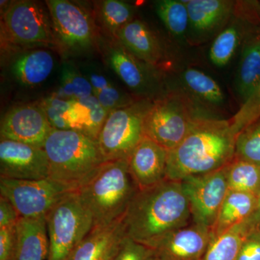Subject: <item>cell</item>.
<instances>
[{
	"label": "cell",
	"mask_w": 260,
	"mask_h": 260,
	"mask_svg": "<svg viewBox=\"0 0 260 260\" xmlns=\"http://www.w3.org/2000/svg\"><path fill=\"white\" fill-rule=\"evenodd\" d=\"M84 72L91 84L94 96L109 114L116 109L127 107L140 99L133 96L116 87L95 67H85Z\"/></svg>",
	"instance_id": "obj_26"
},
{
	"label": "cell",
	"mask_w": 260,
	"mask_h": 260,
	"mask_svg": "<svg viewBox=\"0 0 260 260\" xmlns=\"http://www.w3.org/2000/svg\"><path fill=\"white\" fill-rule=\"evenodd\" d=\"M184 3L191 28L198 35L204 37L223 26L235 8V3L229 0H189Z\"/></svg>",
	"instance_id": "obj_19"
},
{
	"label": "cell",
	"mask_w": 260,
	"mask_h": 260,
	"mask_svg": "<svg viewBox=\"0 0 260 260\" xmlns=\"http://www.w3.org/2000/svg\"><path fill=\"white\" fill-rule=\"evenodd\" d=\"M181 81L186 93L205 105L219 106L225 95L218 83L209 75L194 68H187L181 74Z\"/></svg>",
	"instance_id": "obj_28"
},
{
	"label": "cell",
	"mask_w": 260,
	"mask_h": 260,
	"mask_svg": "<svg viewBox=\"0 0 260 260\" xmlns=\"http://www.w3.org/2000/svg\"><path fill=\"white\" fill-rule=\"evenodd\" d=\"M49 254L47 260H68L93 229V221L77 191L56 203L46 216Z\"/></svg>",
	"instance_id": "obj_7"
},
{
	"label": "cell",
	"mask_w": 260,
	"mask_h": 260,
	"mask_svg": "<svg viewBox=\"0 0 260 260\" xmlns=\"http://www.w3.org/2000/svg\"><path fill=\"white\" fill-rule=\"evenodd\" d=\"M138 190L130 175L128 160H116L104 162L77 192L95 229L122 219Z\"/></svg>",
	"instance_id": "obj_3"
},
{
	"label": "cell",
	"mask_w": 260,
	"mask_h": 260,
	"mask_svg": "<svg viewBox=\"0 0 260 260\" xmlns=\"http://www.w3.org/2000/svg\"><path fill=\"white\" fill-rule=\"evenodd\" d=\"M191 222L190 206L181 181L167 179L138 190L123 217L126 237L153 249L168 234Z\"/></svg>",
	"instance_id": "obj_1"
},
{
	"label": "cell",
	"mask_w": 260,
	"mask_h": 260,
	"mask_svg": "<svg viewBox=\"0 0 260 260\" xmlns=\"http://www.w3.org/2000/svg\"><path fill=\"white\" fill-rule=\"evenodd\" d=\"M20 218L13 203L0 195V229L16 225Z\"/></svg>",
	"instance_id": "obj_39"
},
{
	"label": "cell",
	"mask_w": 260,
	"mask_h": 260,
	"mask_svg": "<svg viewBox=\"0 0 260 260\" xmlns=\"http://www.w3.org/2000/svg\"><path fill=\"white\" fill-rule=\"evenodd\" d=\"M251 225L249 220L212 237L202 260H237Z\"/></svg>",
	"instance_id": "obj_27"
},
{
	"label": "cell",
	"mask_w": 260,
	"mask_h": 260,
	"mask_svg": "<svg viewBox=\"0 0 260 260\" xmlns=\"http://www.w3.org/2000/svg\"><path fill=\"white\" fill-rule=\"evenodd\" d=\"M71 102L61 99L56 95L44 98L39 102L53 129H70L69 113Z\"/></svg>",
	"instance_id": "obj_35"
},
{
	"label": "cell",
	"mask_w": 260,
	"mask_h": 260,
	"mask_svg": "<svg viewBox=\"0 0 260 260\" xmlns=\"http://www.w3.org/2000/svg\"><path fill=\"white\" fill-rule=\"evenodd\" d=\"M16 248V225L0 229V260H14Z\"/></svg>",
	"instance_id": "obj_37"
},
{
	"label": "cell",
	"mask_w": 260,
	"mask_h": 260,
	"mask_svg": "<svg viewBox=\"0 0 260 260\" xmlns=\"http://www.w3.org/2000/svg\"><path fill=\"white\" fill-rule=\"evenodd\" d=\"M256 195L229 190L211 228L213 237L249 220L255 210Z\"/></svg>",
	"instance_id": "obj_22"
},
{
	"label": "cell",
	"mask_w": 260,
	"mask_h": 260,
	"mask_svg": "<svg viewBox=\"0 0 260 260\" xmlns=\"http://www.w3.org/2000/svg\"><path fill=\"white\" fill-rule=\"evenodd\" d=\"M204 114L186 92L172 91L154 100L145 118L144 135L168 151L175 148Z\"/></svg>",
	"instance_id": "obj_5"
},
{
	"label": "cell",
	"mask_w": 260,
	"mask_h": 260,
	"mask_svg": "<svg viewBox=\"0 0 260 260\" xmlns=\"http://www.w3.org/2000/svg\"><path fill=\"white\" fill-rule=\"evenodd\" d=\"M236 137L229 120L201 118L180 144L168 151L167 179L181 181L225 167L235 156Z\"/></svg>",
	"instance_id": "obj_2"
},
{
	"label": "cell",
	"mask_w": 260,
	"mask_h": 260,
	"mask_svg": "<svg viewBox=\"0 0 260 260\" xmlns=\"http://www.w3.org/2000/svg\"><path fill=\"white\" fill-rule=\"evenodd\" d=\"M181 182L189 200L191 222L211 229L229 191L225 167Z\"/></svg>",
	"instance_id": "obj_12"
},
{
	"label": "cell",
	"mask_w": 260,
	"mask_h": 260,
	"mask_svg": "<svg viewBox=\"0 0 260 260\" xmlns=\"http://www.w3.org/2000/svg\"><path fill=\"white\" fill-rule=\"evenodd\" d=\"M153 102L140 98L127 107L109 113L97 140L104 161L128 160L144 138L145 118Z\"/></svg>",
	"instance_id": "obj_6"
},
{
	"label": "cell",
	"mask_w": 260,
	"mask_h": 260,
	"mask_svg": "<svg viewBox=\"0 0 260 260\" xmlns=\"http://www.w3.org/2000/svg\"><path fill=\"white\" fill-rule=\"evenodd\" d=\"M109 113L94 95L72 101L69 113L70 129L96 140Z\"/></svg>",
	"instance_id": "obj_23"
},
{
	"label": "cell",
	"mask_w": 260,
	"mask_h": 260,
	"mask_svg": "<svg viewBox=\"0 0 260 260\" xmlns=\"http://www.w3.org/2000/svg\"><path fill=\"white\" fill-rule=\"evenodd\" d=\"M256 203L255 210L249 219V223L252 228L260 229V189L259 192L256 195Z\"/></svg>",
	"instance_id": "obj_40"
},
{
	"label": "cell",
	"mask_w": 260,
	"mask_h": 260,
	"mask_svg": "<svg viewBox=\"0 0 260 260\" xmlns=\"http://www.w3.org/2000/svg\"><path fill=\"white\" fill-rule=\"evenodd\" d=\"M212 237L211 229L191 222L168 234L153 249L158 260H202Z\"/></svg>",
	"instance_id": "obj_15"
},
{
	"label": "cell",
	"mask_w": 260,
	"mask_h": 260,
	"mask_svg": "<svg viewBox=\"0 0 260 260\" xmlns=\"http://www.w3.org/2000/svg\"><path fill=\"white\" fill-rule=\"evenodd\" d=\"M77 191L73 186L48 179L17 180L0 178V194L9 200L20 218L46 217L66 195Z\"/></svg>",
	"instance_id": "obj_10"
},
{
	"label": "cell",
	"mask_w": 260,
	"mask_h": 260,
	"mask_svg": "<svg viewBox=\"0 0 260 260\" xmlns=\"http://www.w3.org/2000/svg\"><path fill=\"white\" fill-rule=\"evenodd\" d=\"M237 260H260V229L251 228Z\"/></svg>",
	"instance_id": "obj_38"
},
{
	"label": "cell",
	"mask_w": 260,
	"mask_h": 260,
	"mask_svg": "<svg viewBox=\"0 0 260 260\" xmlns=\"http://www.w3.org/2000/svg\"><path fill=\"white\" fill-rule=\"evenodd\" d=\"M112 260H158L153 248L126 237Z\"/></svg>",
	"instance_id": "obj_36"
},
{
	"label": "cell",
	"mask_w": 260,
	"mask_h": 260,
	"mask_svg": "<svg viewBox=\"0 0 260 260\" xmlns=\"http://www.w3.org/2000/svg\"><path fill=\"white\" fill-rule=\"evenodd\" d=\"M56 40L63 53L80 55L90 52L99 39L91 15L83 7L69 0H47Z\"/></svg>",
	"instance_id": "obj_8"
},
{
	"label": "cell",
	"mask_w": 260,
	"mask_h": 260,
	"mask_svg": "<svg viewBox=\"0 0 260 260\" xmlns=\"http://www.w3.org/2000/svg\"><path fill=\"white\" fill-rule=\"evenodd\" d=\"M168 150L144 136L128 158L130 175L139 190L167 179Z\"/></svg>",
	"instance_id": "obj_16"
},
{
	"label": "cell",
	"mask_w": 260,
	"mask_h": 260,
	"mask_svg": "<svg viewBox=\"0 0 260 260\" xmlns=\"http://www.w3.org/2000/svg\"><path fill=\"white\" fill-rule=\"evenodd\" d=\"M54 56L45 49H37L17 56L11 66L16 80L25 86H37L44 83L54 68Z\"/></svg>",
	"instance_id": "obj_21"
},
{
	"label": "cell",
	"mask_w": 260,
	"mask_h": 260,
	"mask_svg": "<svg viewBox=\"0 0 260 260\" xmlns=\"http://www.w3.org/2000/svg\"><path fill=\"white\" fill-rule=\"evenodd\" d=\"M256 34H260V26L249 22L234 23L229 25L213 41L209 51L210 60L216 66H225L232 59L241 42Z\"/></svg>",
	"instance_id": "obj_25"
},
{
	"label": "cell",
	"mask_w": 260,
	"mask_h": 260,
	"mask_svg": "<svg viewBox=\"0 0 260 260\" xmlns=\"http://www.w3.org/2000/svg\"><path fill=\"white\" fill-rule=\"evenodd\" d=\"M2 28L5 37L24 47L56 46L52 20L47 5L30 0L9 3L3 13Z\"/></svg>",
	"instance_id": "obj_9"
},
{
	"label": "cell",
	"mask_w": 260,
	"mask_h": 260,
	"mask_svg": "<svg viewBox=\"0 0 260 260\" xmlns=\"http://www.w3.org/2000/svg\"><path fill=\"white\" fill-rule=\"evenodd\" d=\"M97 5L98 18L111 39H116L118 32L134 20V6L126 2L104 0Z\"/></svg>",
	"instance_id": "obj_29"
},
{
	"label": "cell",
	"mask_w": 260,
	"mask_h": 260,
	"mask_svg": "<svg viewBox=\"0 0 260 260\" xmlns=\"http://www.w3.org/2000/svg\"><path fill=\"white\" fill-rule=\"evenodd\" d=\"M125 237L123 218L108 226L95 228L68 260H112Z\"/></svg>",
	"instance_id": "obj_17"
},
{
	"label": "cell",
	"mask_w": 260,
	"mask_h": 260,
	"mask_svg": "<svg viewBox=\"0 0 260 260\" xmlns=\"http://www.w3.org/2000/svg\"><path fill=\"white\" fill-rule=\"evenodd\" d=\"M155 12L172 35H185L189 25V13L183 0H160L155 2Z\"/></svg>",
	"instance_id": "obj_32"
},
{
	"label": "cell",
	"mask_w": 260,
	"mask_h": 260,
	"mask_svg": "<svg viewBox=\"0 0 260 260\" xmlns=\"http://www.w3.org/2000/svg\"><path fill=\"white\" fill-rule=\"evenodd\" d=\"M260 118V81L251 95L238 111L230 121L234 134L237 135L246 126Z\"/></svg>",
	"instance_id": "obj_34"
},
{
	"label": "cell",
	"mask_w": 260,
	"mask_h": 260,
	"mask_svg": "<svg viewBox=\"0 0 260 260\" xmlns=\"http://www.w3.org/2000/svg\"><path fill=\"white\" fill-rule=\"evenodd\" d=\"M43 148L49 179L76 189L105 162L96 140L73 129H53Z\"/></svg>",
	"instance_id": "obj_4"
},
{
	"label": "cell",
	"mask_w": 260,
	"mask_h": 260,
	"mask_svg": "<svg viewBox=\"0 0 260 260\" xmlns=\"http://www.w3.org/2000/svg\"><path fill=\"white\" fill-rule=\"evenodd\" d=\"M234 158L260 166V118L236 137Z\"/></svg>",
	"instance_id": "obj_33"
},
{
	"label": "cell",
	"mask_w": 260,
	"mask_h": 260,
	"mask_svg": "<svg viewBox=\"0 0 260 260\" xmlns=\"http://www.w3.org/2000/svg\"><path fill=\"white\" fill-rule=\"evenodd\" d=\"M68 101L79 100L93 95L91 84L74 64L64 62L61 67L60 85L55 94Z\"/></svg>",
	"instance_id": "obj_31"
},
{
	"label": "cell",
	"mask_w": 260,
	"mask_h": 260,
	"mask_svg": "<svg viewBox=\"0 0 260 260\" xmlns=\"http://www.w3.org/2000/svg\"><path fill=\"white\" fill-rule=\"evenodd\" d=\"M229 190L257 194L260 189V166L234 158L225 166Z\"/></svg>",
	"instance_id": "obj_30"
},
{
	"label": "cell",
	"mask_w": 260,
	"mask_h": 260,
	"mask_svg": "<svg viewBox=\"0 0 260 260\" xmlns=\"http://www.w3.org/2000/svg\"><path fill=\"white\" fill-rule=\"evenodd\" d=\"M259 81L260 34H256L243 42L237 70L236 87L243 102L251 95Z\"/></svg>",
	"instance_id": "obj_24"
},
{
	"label": "cell",
	"mask_w": 260,
	"mask_h": 260,
	"mask_svg": "<svg viewBox=\"0 0 260 260\" xmlns=\"http://www.w3.org/2000/svg\"><path fill=\"white\" fill-rule=\"evenodd\" d=\"M52 129L45 112L37 102L10 109L2 119L0 135L1 140L43 148Z\"/></svg>",
	"instance_id": "obj_14"
},
{
	"label": "cell",
	"mask_w": 260,
	"mask_h": 260,
	"mask_svg": "<svg viewBox=\"0 0 260 260\" xmlns=\"http://www.w3.org/2000/svg\"><path fill=\"white\" fill-rule=\"evenodd\" d=\"M116 40L140 60L158 68L165 53L158 37L140 20H132L118 32Z\"/></svg>",
	"instance_id": "obj_18"
},
{
	"label": "cell",
	"mask_w": 260,
	"mask_h": 260,
	"mask_svg": "<svg viewBox=\"0 0 260 260\" xmlns=\"http://www.w3.org/2000/svg\"><path fill=\"white\" fill-rule=\"evenodd\" d=\"M49 177V164L43 148L13 140L0 142V178L41 180Z\"/></svg>",
	"instance_id": "obj_13"
},
{
	"label": "cell",
	"mask_w": 260,
	"mask_h": 260,
	"mask_svg": "<svg viewBox=\"0 0 260 260\" xmlns=\"http://www.w3.org/2000/svg\"><path fill=\"white\" fill-rule=\"evenodd\" d=\"M14 260H45L49 254L47 219L20 218Z\"/></svg>",
	"instance_id": "obj_20"
},
{
	"label": "cell",
	"mask_w": 260,
	"mask_h": 260,
	"mask_svg": "<svg viewBox=\"0 0 260 260\" xmlns=\"http://www.w3.org/2000/svg\"><path fill=\"white\" fill-rule=\"evenodd\" d=\"M104 61L135 96L153 99L160 86L158 68L133 55L119 41L99 39Z\"/></svg>",
	"instance_id": "obj_11"
}]
</instances>
